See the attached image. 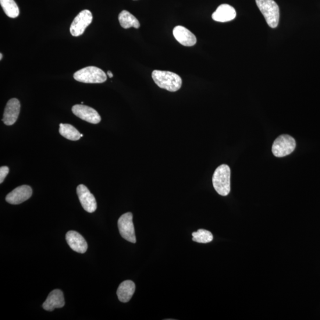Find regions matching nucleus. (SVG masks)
Instances as JSON below:
<instances>
[{
  "label": "nucleus",
  "mask_w": 320,
  "mask_h": 320,
  "mask_svg": "<svg viewBox=\"0 0 320 320\" xmlns=\"http://www.w3.org/2000/svg\"><path fill=\"white\" fill-rule=\"evenodd\" d=\"M152 78L159 88L171 92L179 90L182 85V80L179 75L170 71L154 70Z\"/></svg>",
  "instance_id": "nucleus-1"
},
{
  "label": "nucleus",
  "mask_w": 320,
  "mask_h": 320,
  "mask_svg": "<svg viewBox=\"0 0 320 320\" xmlns=\"http://www.w3.org/2000/svg\"><path fill=\"white\" fill-rule=\"evenodd\" d=\"M231 170L227 165H222L217 168L212 177L213 187L219 195L226 197L231 190Z\"/></svg>",
  "instance_id": "nucleus-2"
},
{
  "label": "nucleus",
  "mask_w": 320,
  "mask_h": 320,
  "mask_svg": "<svg viewBox=\"0 0 320 320\" xmlns=\"http://www.w3.org/2000/svg\"><path fill=\"white\" fill-rule=\"evenodd\" d=\"M256 5L267 23L270 27L276 28L279 21V7L273 0H255Z\"/></svg>",
  "instance_id": "nucleus-3"
},
{
  "label": "nucleus",
  "mask_w": 320,
  "mask_h": 320,
  "mask_svg": "<svg viewBox=\"0 0 320 320\" xmlns=\"http://www.w3.org/2000/svg\"><path fill=\"white\" fill-rule=\"evenodd\" d=\"M74 79L84 83H103L107 80L106 73L98 67L84 68L74 74Z\"/></svg>",
  "instance_id": "nucleus-4"
},
{
  "label": "nucleus",
  "mask_w": 320,
  "mask_h": 320,
  "mask_svg": "<svg viewBox=\"0 0 320 320\" xmlns=\"http://www.w3.org/2000/svg\"><path fill=\"white\" fill-rule=\"evenodd\" d=\"M296 147L294 138L288 135H282L273 142L272 152L276 157H283L290 155Z\"/></svg>",
  "instance_id": "nucleus-5"
},
{
  "label": "nucleus",
  "mask_w": 320,
  "mask_h": 320,
  "mask_svg": "<svg viewBox=\"0 0 320 320\" xmlns=\"http://www.w3.org/2000/svg\"><path fill=\"white\" fill-rule=\"evenodd\" d=\"M133 219V213L131 212L124 213L120 217L117 225L121 236L131 243H135L137 239Z\"/></svg>",
  "instance_id": "nucleus-6"
},
{
  "label": "nucleus",
  "mask_w": 320,
  "mask_h": 320,
  "mask_svg": "<svg viewBox=\"0 0 320 320\" xmlns=\"http://www.w3.org/2000/svg\"><path fill=\"white\" fill-rule=\"evenodd\" d=\"M92 21V16L90 11L84 10L78 14L74 19L70 27V33L73 37H79Z\"/></svg>",
  "instance_id": "nucleus-7"
},
{
  "label": "nucleus",
  "mask_w": 320,
  "mask_h": 320,
  "mask_svg": "<svg viewBox=\"0 0 320 320\" xmlns=\"http://www.w3.org/2000/svg\"><path fill=\"white\" fill-rule=\"evenodd\" d=\"M73 113L75 115L86 122L98 124L101 121V117L93 108L83 105H76L73 107Z\"/></svg>",
  "instance_id": "nucleus-8"
},
{
  "label": "nucleus",
  "mask_w": 320,
  "mask_h": 320,
  "mask_svg": "<svg viewBox=\"0 0 320 320\" xmlns=\"http://www.w3.org/2000/svg\"><path fill=\"white\" fill-rule=\"evenodd\" d=\"M77 193L85 211L89 213L94 212L97 209V202L88 188L84 184H80L77 188Z\"/></svg>",
  "instance_id": "nucleus-9"
},
{
  "label": "nucleus",
  "mask_w": 320,
  "mask_h": 320,
  "mask_svg": "<svg viewBox=\"0 0 320 320\" xmlns=\"http://www.w3.org/2000/svg\"><path fill=\"white\" fill-rule=\"evenodd\" d=\"M32 195V189L27 185H23L11 191L7 195L6 200L12 205H19L29 199Z\"/></svg>",
  "instance_id": "nucleus-10"
},
{
  "label": "nucleus",
  "mask_w": 320,
  "mask_h": 320,
  "mask_svg": "<svg viewBox=\"0 0 320 320\" xmlns=\"http://www.w3.org/2000/svg\"><path fill=\"white\" fill-rule=\"evenodd\" d=\"M20 111V103L19 100L13 98L7 102L3 121L7 126L12 125L16 122Z\"/></svg>",
  "instance_id": "nucleus-11"
},
{
  "label": "nucleus",
  "mask_w": 320,
  "mask_h": 320,
  "mask_svg": "<svg viewBox=\"0 0 320 320\" xmlns=\"http://www.w3.org/2000/svg\"><path fill=\"white\" fill-rule=\"evenodd\" d=\"M66 241L69 246L74 251L83 254L86 252L88 245L81 235L76 231H70L66 234Z\"/></svg>",
  "instance_id": "nucleus-12"
},
{
  "label": "nucleus",
  "mask_w": 320,
  "mask_h": 320,
  "mask_svg": "<svg viewBox=\"0 0 320 320\" xmlns=\"http://www.w3.org/2000/svg\"><path fill=\"white\" fill-rule=\"evenodd\" d=\"M173 34L174 38L181 45L192 46L197 44V38L186 27L181 26H176L174 28Z\"/></svg>",
  "instance_id": "nucleus-13"
},
{
  "label": "nucleus",
  "mask_w": 320,
  "mask_h": 320,
  "mask_svg": "<svg viewBox=\"0 0 320 320\" xmlns=\"http://www.w3.org/2000/svg\"><path fill=\"white\" fill-rule=\"evenodd\" d=\"M64 305L65 300L62 292L59 290H55L49 294L42 306L45 310L52 311L55 308H62Z\"/></svg>",
  "instance_id": "nucleus-14"
},
{
  "label": "nucleus",
  "mask_w": 320,
  "mask_h": 320,
  "mask_svg": "<svg viewBox=\"0 0 320 320\" xmlns=\"http://www.w3.org/2000/svg\"><path fill=\"white\" fill-rule=\"evenodd\" d=\"M236 17V10L226 4L219 6L212 16L213 20L218 22H227L234 20Z\"/></svg>",
  "instance_id": "nucleus-15"
},
{
  "label": "nucleus",
  "mask_w": 320,
  "mask_h": 320,
  "mask_svg": "<svg viewBox=\"0 0 320 320\" xmlns=\"http://www.w3.org/2000/svg\"><path fill=\"white\" fill-rule=\"evenodd\" d=\"M135 291V284L133 281L125 280L120 284L117 291V295L120 302L125 303L129 302Z\"/></svg>",
  "instance_id": "nucleus-16"
},
{
  "label": "nucleus",
  "mask_w": 320,
  "mask_h": 320,
  "mask_svg": "<svg viewBox=\"0 0 320 320\" xmlns=\"http://www.w3.org/2000/svg\"><path fill=\"white\" fill-rule=\"evenodd\" d=\"M118 19L120 26L124 28L132 27L138 28L140 27V23L137 18L126 10H123L119 14Z\"/></svg>",
  "instance_id": "nucleus-17"
},
{
  "label": "nucleus",
  "mask_w": 320,
  "mask_h": 320,
  "mask_svg": "<svg viewBox=\"0 0 320 320\" xmlns=\"http://www.w3.org/2000/svg\"><path fill=\"white\" fill-rule=\"evenodd\" d=\"M59 131L62 137L69 140L77 141L81 137L80 132L70 124L60 123Z\"/></svg>",
  "instance_id": "nucleus-18"
},
{
  "label": "nucleus",
  "mask_w": 320,
  "mask_h": 320,
  "mask_svg": "<svg viewBox=\"0 0 320 320\" xmlns=\"http://www.w3.org/2000/svg\"><path fill=\"white\" fill-rule=\"evenodd\" d=\"M4 12L10 18H16L19 15V9L14 0H0Z\"/></svg>",
  "instance_id": "nucleus-19"
},
{
  "label": "nucleus",
  "mask_w": 320,
  "mask_h": 320,
  "mask_svg": "<svg viewBox=\"0 0 320 320\" xmlns=\"http://www.w3.org/2000/svg\"><path fill=\"white\" fill-rule=\"evenodd\" d=\"M192 240L199 243H208L213 239V235L210 231L204 229H200L192 233Z\"/></svg>",
  "instance_id": "nucleus-20"
},
{
  "label": "nucleus",
  "mask_w": 320,
  "mask_h": 320,
  "mask_svg": "<svg viewBox=\"0 0 320 320\" xmlns=\"http://www.w3.org/2000/svg\"><path fill=\"white\" fill-rule=\"evenodd\" d=\"M9 169L8 167L2 166L0 168V183H2L5 178L9 174Z\"/></svg>",
  "instance_id": "nucleus-21"
},
{
  "label": "nucleus",
  "mask_w": 320,
  "mask_h": 320,
  "mask_svg": "<svg viewBox=\"0 0 320 320\" xmlns=\"http://www.w3.org/2000/svg\"><path fill=\"white\" fill-rule=\"evenodd\" d=\"M107 74H108V76L110 77V78H112L113 77V75L112 74V73L111 72V71H108V73H107Z\"/></svg>",
  "instance_id": "nucleus-22"
},
{
  "label": "nucleus",
  "mask_w": 320,
  "mask_h": 320,
  "mask_svg": "<svg viewBox=\"0 0 320 320\" xmlns=\"http://www.w3.org/2000/svg\"><path fill=\"white\" fill-rule=\"evenodd\" d=\"M2 57H3V54L2 53H1V54H0V59H2Z\"/></svg>",
  "instance_id": "nucleus-23"
},
{
  "label": "nucleus",
  "mask_w": 320,
  "mask_h": 320,
  "mask_svg": "<svg viewBox=\"0 0 320 320\" xmlns=\"http://www.w3.org/2000/svg\"><path fill=\"white\" fill-rule=\"evenodd\" d=\"M81 137H83V134H81Z\"/></svg>",
  "instance_id": "nucleus-24"
}]
</instances>
